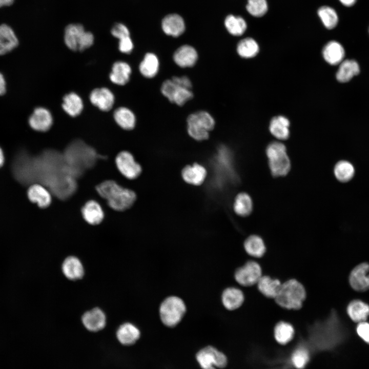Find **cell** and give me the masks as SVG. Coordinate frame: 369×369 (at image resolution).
Wrapping results in <instances>:
<instances>
[{
    "mask_svg": "<svg viewBox=\"0 0 369 369\" xmlns=\"http://www.w3.org/2000/svg\"><path fill=\"white\" fill-rule=\"evenodd\" d=\"M98 194L106 199L113 210L122 211L134 203L136 194L133 191L122 187L112 180L104 181L96 187Z\"/></svg>",
    "mask_w": 369,
    "mask_h": 369,
    "instance_id": "1",
    "label": "cell"
},
{
    "mask_svg": "<svg viewBox=\"0 0 369 369\" xmlns=\"http://www.w3.org/2000/svg\"><path fill=\"white\" fill-rule=\"evenodd\" d=\"M305 297L306 292L303 285L292 279L281 283L275 299L283 308L298 310L301 308Z\"/></svg>",
    "mask_w": 369,
    "mask_h": 369,
    "instance_id": "2",
    "label": "cell"
},
{
    "mask_svg": "<svg viewBox=\"0 0 369 369\" xmlns=\"http://www.w3.org/2000/svg\"><path fill=\"white\" fill-rule=\"evenodd\" d=\"M266 154L272 174L275 177L286 175L291 169V161L285 145L279 141H273L266 147Z\"/></svg>",
    "mask_w": 369,
    "mask_h": 369,
    "instance_id": "3",
    "label": "cell"
},
{
    "mask_svg": "<svg viewBox=\"0 0 369 369\" xmlns=\"http://www.w3.org/2000/svg\"><path fill=\"white\" fill-rule=\"evenodd\" d=\"M187 122L189 135L199 141L209 138V132L213 129L215 124L214 118L204 111L191 114L187 118Z\"/></svg>",
    "mask_w": 369,
    "mask_h": 369,
    "instance_id": "4",
    "label": "cell"
},
{
    "mask_svg": "<svg viewBox=\"0 0 369 369\" xmlns=\"http://www.w3.org/2000/svg\"><path fill=\"white\" fill-rule=\"evenodd\" d=\"M186 312V306L179 297L171 296L167 297L160 304L159 316L162 323L172 327L177 325Z\"/></svg>",
    "mask_w": 369,
    "mask_h": 369,
    "instance_id": "5",
    "label": "cell"
},
{
    "mask_svg": "<svg viewBox=\"0 0 369 369\" xmlns=\"http://www.w3.org/2000/svg\"><path fill=\"white\" fill-rule=\"evenodd\" d=\"M160 90L162 95L171 102L179 106L183 105L193 97L190 89L179 85L172 79L164 81Z\"/></svg>",
    "mask_w": 369,
    "mask_h": 369,
    "instance_id": "6",
    "label": "cell"
},
{
    "mask_svg": "<svg viewBox=\"0 0 369 369\" xmlns=\"http://www.w3.org/2000/svg\"><path fill=\"white\" fill-rule=\"evenodd\" d=\"M196 359L202 369L223 368L227 364L224 354L211 346L200 350L196 355Z\"/></svg>",
    "mask_w": 369,
    "mask_h": 369,
    "instance_id": "7",
    "label": "cell"
},
{
    "mask_svg": "<svg viewBox=\"0 0 369 369\" xmlns=\"http://www.w3.org/2000/svg\"><path fill=\"white\" fill-rule=\"evenodd\" d=\"M262 270L255 261H249L235 272L236 281L241 285L250 286L257 284L262 276Z\"/></svg>",
    "mask_w": 369,
    "mask_h": 369,
    "instance_id": "8",
    "label": "cell"
},
{
    "mask_svg": "<svg viewBox=\"0 0 369 369\" xmlns=\"http://www.w3.org/2000/svg\"><path fill=\"white\" fill-rule=\"evenodd\" d=\"M116 167L119 172L129 179L136 178L141 172V168L130 152H119L115 158Z\"/></svg>",
    "mask_w": 369,
    "mask_h": 369,
    "instance_id": "9",
    "label": "cell"
},
{
    "mask_svg": "<svg viewBox=\"0 0 369 369\" xmlns=\"http://www.w3.org/2000/svg\"><path fill=\"white\" fill-rule=\"evenodd\" d=\"M351 286L358 292L369 289V264L363 262L356 266L349 276Z\"/></svg>",
    "mask_w": 369,
    "mask_h": 369,
    "instance_id": "10",
    "label": "cell"
},
{
    "mask_svg": "<svg viewBox=\"0 0 369 369\" xmlns=\"http://www.w3.org/2000/svg\"><path fill=\"white\" fill-rule=\"evenodd\" d=\"M29 124L33 130L46 132L53 124V117L50 111L43 107L35 108L29 118Z\"/></svg>",
    "mask_w": 369,
    "mask_h": 369,
    "instance_id": "11",
    "label": "cell"
},
{
    "mask_svg": "<svg viewBox=\"0 0 369 369\" xmlns=\"http://www.w3.org/2000/svg\"><path fill=\"white\" fill-rule=\"evenodd\" d=\"M114 99L113 93L105 87L94 89L90 95L91 102L103 111H108L112 109Z\"/></svg>",
    "mask_w": 369,
    "mask_h": 369,
    "instance_id": "12",
    "label": "cell"
},
{
    "mask_svg": "<svg viewBox=\"0 0 369 369\" xmlns=\"http://www.w3.org/2000/svg\"><path fill=\"white\" fill-rule=\"evenodd\" d=\"M173 59L175 63L180 67H192L197 61L198 53L192 46L184 45L175 51Z\"/></svg>",
    "mask_w": 369,
    "mask_h": 369,
    "instance_id": "13",
    "label": "cell"
},
{
    "mask_svg": "<svg viewBox=\"0 0 369 369\" xmlns=\"http://www.w3.org/2000/svg\"><path fill=\"white\" fill-rule=\"evenodd\" d=\"M82 322L89 331L97 332L105 326L106 317L102 310L96 308L84 313L82 316Z\"/></svg>",
    "mask_w": 369,
    "mask_h": 369,
    "instance_id": "14",
    "label": "cell"
},
{
    "mask_svg": "<svg viewBox=\"0 0 369 369\" xmlns=\"http://www.w3.org/2000/svg\"><path fill=\"white\" fill-rule=\"evenodd\" d=\"M27 195L29 200L37 203L40 208L48 207L52 201L50 193L41 184L35 183L30 186L28 190Z\"/></svg>",
    "mask_w": 369,
    "mask_h": 369,
    "instance_id": "15",
    "label": "cell"
},
{
    "mask_svg": "<svg viewBox=\"0 0 369 369\" xmlns=\"http://www.w3.org/2000/svg\"><path fill=\"white\" fill-rule=\"evenodd\" d=\"M162 29L168 35L178 37L185 30V25L182 18L176 14L166 16L162 21Z\"/></svg>",
    "mask_w": 369,
    "mask_h": 369,
    "instance_id": "16",
    "label": "cell"
},
{
    "mask_svg": "<svg viewBox=\"0 0 369 369\" xmlns=\"http://www.w3.org/2000/svg\"><path fill=\"white\" fill-rule=\"evenodd\" d=\"M81 214L85 220L91 225L99 224L104 217L101 207L94 200H89L85 204L81 209Z\"/></svg>",
    "mask_w": 369,
    "mask_h": 369,
    "instance_id": "17",
    "label": "cell"
},
{
    "mask_svg": "<svg viewBox=\"0 0 369 369\" xmlns=\"http://www.w3.org/2000/svg\"><path fill=\"white\" fill-rule=\"evenodd\" d=\"M18 44V39L12 29L6 24L0 25V55L11 51Z\"/></svg>",
    "mask_w": 369,
    "mask_h": 369,
    "instance_id": "18",
    "label": "cell"
},
{
    "mask_svg": "<svg viewBox=\"0 0 369 369\" xmlns=\"http://www.w3.org/2000/svg\"><path fill=\"white\" fill-rule=\"evenodd\" d=\"M290 122L284 116L278 115L271 120L269 130L271 134L279 140L287 139L290 136Z\"/></svg>",
    "mask_w": 369,
    "mask_h": 369,
    "instance_id": "19",
    "label": "cell"
},
{
    "mask_svg": "<svg viewBox=\"0 0 369 369\" xmlns=\"http://www.w3.org/2000/svg\"><path fill=\"white\" fill-rule=\"evenodd\" d=\"M322 53L324 60L331 65L341 63L344 56L343 47L334 40L329 42L324 46Z\"/></svg>",
    "mask_w": 369,
    "mask_h": 369,
    "instance_id": "20",
    "label": "cell"
},
{
    "mask_svg": "<svg viewBox=\"0 0 369 369\" xmlns=\"http://www.w3.org/2000/svg\"><path fill=\"white\" fill-rule=\"evenodd\" d=\"M222 303L225 309L232 311L239 308L244 301V295L239 289L230 287L225 289L221 295Z\"/></svg>",
    "mask_w": 369,
    "mask_h": 369,
    "instance_id": "21",
    "label": "cell"
},
{
    "mask_svg": "<svg viewBox=\"0 0 369 369\" xmlns=\"http://www.w3.org/2000/svg\"><path fill=\"white\" fill-rule=\"evenodd\" d=\"M62 271L64 275L72 280L81 279L84 274L81 262L75 256H69L65 259L62 264Z\"/></svg>",
    "mask_w": 369,
    "mask_h": 369,
    "instance_id": "22",
    "label": "cell"
},
{
    "mask_svg": "<svg viewBox=\"0 0 369 369\" xmlns=\"http://www.w3.org/2000/svg\"><path fill=\"white\" fill-rule=\"evenodd\" d=\"M131 71V68L128 64L118 61L113 65L109 77L114 84L120 86L125 85L129 80Z\"/></svg>",
    "mask_w": 369,
    "mask_h": 369,
    "instance_id": "23",
    "label": "cell"
},
{
    "mask_svg": "<svg viewBox=\"0 0 369 369\" xmlns=\"http://www.w3.org/2000/svg\"><path fill=\"white\" fill-rule=\"evenodd\" d=\"M140 333L139 329L131 323L121 324L118 329L116 336L122 344L129 345L135 343L139 338Z\"/></svg>",
    "mask_w": 369,
    "mask_h": 369,
    "instance_id": "24",
    "label": "cell"
},
{
    "mask_svg": "<svg viewBox=\"0 0 369 369\" xmlns=\"http://www.w3.org/2000/svg\"><path fill=\"white\" fill-rule=\"evenodd\" d=\"M182 177L188 183L200 185L204 180L207 175L205 168L198 163L187 166L182 171Z\"/></svg>",
    "mask_w": 369,
    "mask_h": 369,
    "instance_id": "25",
    "label": "cell"
},
{
    "mask_svg": "<svg viewBox=\"0 0 369 369\" xmlns=\"http://www.w3.org/2000/svg\"><path fill=\"white\" fill-rule=\"evenodd\" d=\"M83 26L79 24H71L65 28L64 41L66 45L70 50L78 51V43L80 37L85 32Z\"/></svg>",
    "mask_w": 369,
    "mask_h": 369,
    "instance_id": "26",
    "label": "cell"
},
{
    "mask_svg": "<svg viewBox=\"0 0 369 369\" xmlns=\"http://www.w3.org/2000/svg\"><path fill=\"white\" fill-rule=\"evenodd\" d=\"M347 313L355 322L366 321L369 316V305L360 300H352L348 304Z\"/></svg>",
    "mask_w": 369,
    "mask_h": 369,
    "instance_id": "27",
    "label": "cell"
},
{
    "mask_svg": "<svg viewBox=\"0 0 369 369\" xmlns=\"http://www.w3.org/2000/svg\"><path fill=\"white\" fill-rule=\"evenodd\" d=\"M159 62L157 56L153 53H147L139 66L140 73L146 78H153L157 74Z\"/></svg>",
    "mask_w": 369,
    "mask_h": 369,
    "instance_id": "28",
    "label": "cell"
},
{
    "mask_svg": "<svg viewBox=\"0 0 369 369\" xmlns=\"http://www.w3.org/2000/svg\"><path fill=\"white\" fill-rule=\"evenodd\" d=\"M62 107L70 116L75 117L81 112L83 102L79 96L74 92L66 94L63 97Z\"/></svg>",
    "mask_w": 369,
    "mask_h": 369,
    "instance_id": "29",
    "label": "cell"
},
{
    "mask_svg": "<svg viewBox=\"0 0 369 369\" xmlns=\"http://www.w3.org/2000/svg\"><path fill=\"white\" fill-rule=\"evenodd\" d=\"M257 284L259 291L263 295L275 299L281 283L277 279H273L268 276H262Z\"/></svg>",
    "mask_w": 369,
    "mask_h": 369,
    "instance_id": "30",
    "label": "cell"
},
{
    "mask_svg": "<svg viewBox=\"0 0 369 369\" xmlns=\"http://www.w3.org/2000/svg\"><path fill=\"white\" fill-rule=\"evenodd\" d=\"M114 118L117 125L126 130L133 129L135 126L136 118L134 114L127 108L120 107L114 112Z\"/></svg>",
    "mask_w": 369,
    "mask_h": 369,
    "instance_id": "31",
    "label": "cell"
},
{
    "mask_svg": "<svg viewBox=\"0 0 369 369\" xmlns=\"http://www.w3.org/2000/svg\"><path fill=\"white\" fill-rule=\"evenodd\" d=\"M358 63L354 60H345L341 63L336 73V78L341 83L349 81L359 73Z\"/></svg>",
    "mask_w": 369,
    "mask_h": 369,
    "instance_id": "32",
    "label": "cell"
},
{
    "mask_svg": "<svg viewBox=\"0 0 369 369\" xmlns=\"http://www.w3.org/2000/svg\"><path fill=\"white\" fill-rule=\"evenodd\" d=\"M244 248L249 255L256 258L262 257L266 250L262 239L256 235H251L246 239Z\"/></svg>",
    "mask_w": 369,
    "mask_h": 369,
    "instance_id": "33",
    "label": "cell"
},
{
    "mask_svg": "<svg viewBox=\"0 0 369 369\" xmlns=\"http://www.w3.org/2000/svg\"><path fill=\"white\" fill-rule=\"evenodd\" d=\"M236 50L240 57L250 58L255 57L258 53L259 47L258 43L253 38L247 37L240 40L237 44Z\"/></svg>",
    "mask_w": 369,
    "mask_h": 369,
    "instance_id": "34",
    "label": "cell"
},
{
    "mask_svg": "<svg viewBox=\"0 0 369 369\" xmlns=\"http://www.w3.org/2000/svg\"><path fill=\"white\" fill-rule=\"evenodd\" d=\"M253 210V201L250 196L244 192L239 193L234 202V210L239 216L249 215Z\"/></svg>",
    "mask_w": 369,
    "mask_h": 369,
    "instance_id": "35",
    "label": "cell"
},
{
    "mask_svg": "<svg viewBox=\"0 0 369 369\" xmlns=\"http://www.w3.org/2000/svg\"><path fill=\"white\" fill-rule=\"evenodd\" d=\"M334 173L336 179L339 181L345 182L350 180L354 176L355 169L353 165L346 160H340L335 166Z\"/></svg>",
    "mask_w": 369,
    "mask_h": 369,
    "instance_id": "36",
    "label": "cell"
},
{
    "mask_svg": "<svg viewBox=\"0 0 369 369\" xmlns=\"http://www.w3.org/2000/svg\"><path fill=\"white\" fill-rule=\"evenodd\" d=\"M294 335L293 326L284 321L278 323L274 329V336L276 340L281 344H285L290 341Z\"/></svg>",
    "mask_w": 369,
    "mask_h": 369,
    "instance_id": "37",
    "label": "cell"
},
{
    "mask_svg": "<svg viewBox=\"0 0 369 369\" xmlns=\"http://www.w3.org/2000/svg\"><path fill=\"white\" fill-rule=\"evenodd\" d=\"M224 25L228 32L233 35H242L247 29V23L240 16L229 15L224 20Z\"/></svg>",
    "mask_w": 369,
    "mask_h": 369,
    "instance_id": "38",
    "label": "cell"
},
{
    "mask_svg": "<svg viewBox=\"0 0 369 369\" xmlns=\"http://www.w3.org/2000/svg\"><path fill=\"white\" fill-rule=\"evenodd\" d=\"M318 14L327 29H332L337 26L338 17L333 8L326 6H322L318 9Z\"/></svg>",
    "mask_w": 369,
    "mask_h": 369,
    "instance_id": "39",
    "label": "cell"
},
{
    "mask_svg": "<svg viewBox=\"0 0 369 369\" xmlns=\"http://www.w3.org/2000/svg\"><path fill=\"white\" fill-rule=\"evenodd\" d=\"M247 9L254 16H262L267 12V2L266 0H248Z\"/></svg>",
    "mask_w": 369,
    "mask_h": 369,
    "instance_id": "40",
    "label": "cell"
},
{
    "mask_svg": "<svg viewBox=\"0 0 369 369\" xmlns=\"http://www.w3.org/2000/svg\"><path fill=\"white\" fill-rule=\"evenodd\" d=\"M309 360V353L304 348H299L296 350L292 356L293 365L298 369L303 368L307 364Z\"/></svg>",
    "mask_w": 369,
    "mask_h": 369,
    "instance_id": "41",
    "label": "cell"
},
{
    "mask_svg": "<svg viewBox=\"0 0 369 369\" xmlns=\"http://www.w3.org/2000/svg\"><path fill=\"white\" fill-rule=\"evenodd\" d=\"M111 33L112 35L119 40L130 36L128 28L124 24L117 23L112 27Z\"/></svg>",
    "mask_w": 369,
    "mask_h": 369,
    "instance_id": "42",
    "label": "cell"
},
{
    "mask_svg": "<svg viewBox=\"0 0 369 369\" xmlns=\"http://www.w3.org/2000/svg\"><path fill=\"white\" fill-rule=\"evenodd\" d=\"M94 43L93 34L88 31H85L81 35L78 43V51H82L90 47Z\"/></svg>",
    "mask_w": 369,
    "mask_h": 369,
    "instance_id": "43",
    "label": "cell"
},
{
    "mask_svg": "<svg viewBox=\"0 0 369 369\" xmlns=\"http://www.w3.org/2000/svg\"><path fill=\"white\" fill-rule=\"evenodd\" d=\"M356 331L359 337L369 344V323L366 321L358 323Z\"/></svg>",
    "mask_w": 369,
    "mask_h": 369,
    "instance_id": "44",
    "label": "cell"
},
{
    "mask_svg": "<svg viewBox=\"0 0 369 369\" xmlns=\"http://www.w3.org/2000/svg\"><path fill=\"white\" fill-rule=\"evenodd\" d=\"M133 49V44L130 36L119 40V50L124 53H130Z\"/></svg>",
    "mask_w": 369,
    "mask_h": 369,
    "instance_id": "45",
    "label": "cell"
},
{
    "mask_svg": "<svg viewBox=\"0 0 369 369\" xmlns=\"http://www.w3.org/2000/svg\"><path fill=\"white\" fill-rule=\"evenodd\" d=\"M171 79L179 85L184 88L190 90L192 88V85L191 81L187 76H174Z\"/></svg>",
    "mask_w": 369,
    "mask_h": 369,
    "instance_id": "46",
    "label": "cell"
},
{
    "mask_svg": "<svg viewBox=\"0 0 369 369\" xmlns=\"http://www.w3.org/2000/svg\"><path fill=\"white\" fill-rule=\"evenodd\" d=\"M6 91V81L3 75L0 73V95H4Z\"/></svg>",
    "mask_w": 369,
    "mask_h": 369,
    "instance_id": "47",
    "label": "cell"
},
{
    "mask_svg": "<svg viewBox=\"0 0 369 369\" xmlns=\"http://www.w3.org/2000/svg\"><path fill=\"white\" fill-rule=\"evenodd\" d=\"M339 1L343 5L346 7H351L356 3L357 0H339Z\"/></svg>",
    "mask_w": 369,
    "mask_h": 369,
    "instance_id": "48",
    "label": "cell"
},
{
    "mask_svg": "<svg viewBox=\"0 0 369 369\" xmlns=\"http://www.w3.org/2000/svg\"><path fill=\"white\" fill-rule=\"evenodd\" d=\"M14 0H0V7L12 4Z\"/></svg>",
    "mask_w": 369,
    "mask_h": 369,
    "instance_id": "49",
    "label": "cell"
},
{
    "mask_svg": "<svg viewBox=\"0 0 369 369\" xmlns=\"http://www.w3.org/2000/svg\"><path fill=\"white\" fill-rule=\"evenodd\" d=\"M5 158L3 150L0 147V168L4 165Z\"/></svg>",
    "mask_w": 369,
    "mask_h": 369,
    "instance_id": "50",
    "label": "cell"
}]
</instances>
